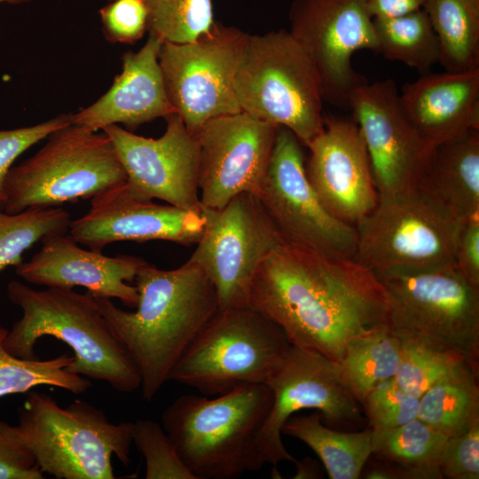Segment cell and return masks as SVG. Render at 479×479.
<instances>
[{"mask_svg": "<svg viewBox=\"0 0 479 479\" xmlns=\"http://www.w3.org/2000/svg\"><path fill=\"white\" fill-rule=\"evenodd\" d=\"M248 302L283 331L291 346L334 363L352 338L388 326V296L373 271L353 258L289 242L263 261Z\"/></svg>", "mask_w": 479, "mask_h": 479, "instance_id": "obj_1", "label": "cell"}, {"mask_svg": "<svg viewBox=\"0 0 479 479\" xmlns=\"http://www.w3.org/2000/svg\"><path fill=\"white\" fill-rule=\"evenodd\" d=\"M134 281L138 292L134 311L109 298H93L139 371L143 399L152 401L219 303L208 278L190 261L173 270L146 262Z\"/></svg>", "mask_w": 479, "mask_h": 479, "instance_id": "obj_2", "label": "cell"}, {"mask_svg": "<svg viewBox=\"0 0 479 479\" xmlns=\"http://www.w3.org/2000/svg\"><path fill=\"white\" fill-rule=\"evenodd\" d=\"M7 294L22 311L4 341L12 355L35 359L36 342L51 336L73 350L69 372L105 381L122 393L140 388L137 365L90 293L54 287L39 290L12 280Z\"/></svg>", "mask_w": 479, "mask_h": 479, "instance_id": "obj_3", "label": "cell"}, {"mask_svg": "<svg viewBox=\"0 0 479 479\" xmlns=\"http://www.w3.org/2000/svg\"><path fill=\"white\" fill-rule=\"evenodd\" d=\"M208 398L185 394L161 415L162 428L196 479H233L264 465L258 438L273 396L267 384Z\"/></svg>", "mask_w": 479, "mask_h": 479, "instance_id": "obj_4", "label": "cell"}, {"mask_svg": "<svg viewBox=\"0 0 479 479\" xmlns=\"http://www.w3.org/2000/svg\"><path fill=\"white\" fill-rule=\"evenodd\" d=\"M375 274L388 296L393 334L479 365V288L454 262Z\"/></svg>", "mask_w": 479, "mask_h": 479, "instance_id": "obj_5", "label": "cell"}, {"mask_svg": "<svg viewBox=\"0 0 479 479\" xmlns=\"http://www.w3.org/2000/svg\"><path fill=\"white\" fill-rule=\"evenodd\" d=\"M18 418L38 467L57 479H114L112 457L130 462L133 422H111L86 401L61 407L51 395L33 392Z\"/></svg>", "mask_w": 479, "mask_h": 479, "instance_id": "obj_6", "label": "cell"}, {"mask_svg": "<svg viewBox=\"0 0 479 479\" xmlns=\"http://www.w3.org/2000/svg\"><path fill=\"white\" fill-rule=\"evenodd\" d=\"M234 90L242 112L288 129L305 147L324 130L319 78L289 31L247 35Z\"/></svg>", "mask_w": 479, "mask_h": 479, "instance_id": "obj_7", "label": "cell"}, {"mask_svg": "<svg viewBox=\"0 0 479 479\" xmlns=\"http://www.w3.org/2000/svg\"><path fill=\"white\" fill-rule=\"evenodd\" d=\"M290 347L283 331L249 303L219 309L185 350L169 381L206 397L266 384Z\"/></svg>", "mask_w": 479, "mask_h": 479, "instance_id": "obj_8", "label": "cell"}, {"mask_svg": "<svg viewBox=\"0 0 479 479\" xmlns=\"http://www.w3.org/2000/svg\"><path fill=\"white\" fill-rule=\"evenodd\" d=\"M47 137L34 156L10 169L4 181L5 212L91 199L126 181L125 170L105 133L72 123Z\"/></svg>", "mask_w": 479, "mask_h": 479, "instance_id": "obj_9", "label": "cell"}, {"mask_svg": "<svg viewBox=\"0 0 479 479\" xmlns=\"http://www.w3.org/2000/svg\"><path fill=\"white\" fill-rule=\"evenodd\" d=\"M460 223L417 188L380 199L355 225L353 259L374 273L453 263Z\"/></svg>", "mask_w": 479, "mask_h": 479, "instance_id": "obj_10", "label": "cell"}, {"mask_svg": "<svg viewBox=\"0 0 479 479\" xmlns=\"http://www.w3.org/2000/svg\"><path fill=\"white\" fill-rule=\"evenodd\" d=\"M202 235L188 261L215 287L219 309L248 304L254 276L263 261L285 241L259 198L242 192L218 209L201 208Z\"/></svg>", "mask_w": 479, "mask_h": 479, "instance_id": "obj_11", "label": "cell"}, {"mask_svg": "<svg viewBox=\"0 0 479 479\" xmlns=\"http://www.w3.org/2000/svg\"><path fill=\"white\" fill-rule=\"evenodd\" d=\"M247 35L216 23L196 41L163 42L158 59L167 95L192 134L209 120L242 112L234 77Z\"/></svg>", "mask_w": 479, "mask_h": 479, "instance_id": "obj_12", "label": "cell"}, {"mask_svg": "<svg viewBox=\"0 0 479 479\" xmlns=\"http://www.w3.org/2000/svg\"><path fill=\"white\" fill-rule=\"evenodd\" d=\"M302 145L279 126L268 170L256 195L286 242L345 258L357 249L356 226L327 211L310 185Z\"/></svg>", "mask_w": 479, "mask_h": 479, "instance_id": "obj_13", "label": "cell"}, {"mask_svg": "<svg viewBox=\"0 0 479 479\" xmlns=\"http://www.w3.org/2000/svg\"><path fill=\"white\" fill-rule=\"evenodd\" d=\"M288 18L290 35L318 74L323 99L349 108L351 91L368 82L354 70L352 55L377 51L365 0H294Z\"/></svg>", "mask_w": 479, "mask_h": 479, "instance_id": "obj_14", "label": "cell"}, {"mask_svg": "<svg viewBox=\"0 0 479 479\" xmlns=\"http://www.w3.org/2000/svg\"><path fill=\"white\" fill-rule=\"evenodd\" d=\"M272 404L258 438L264 464L295 463L282 442L281 429L294 413L313 409L336 429H355L363 418L359 403L339 377L336 363L308 349L291 346L266 383Z\"/></svg>", "mask_w": 479, "mask_h": 479, "instance_id": "obj_15", "label": "cell"}, {"mask_svg": "<svg viewBox=\"0 0 479 479\" xmlns=\"http://www.w3.org/2000/svg\"><path fill=\"white\" fill-rule=\"evenodd\" d=\"M279 126L245 112L207 122L197 132L201 208L218 209L242 192L257 195Z\"/></svg>", "mask_w": 479, "mask_h": 479, "instance_id": "obj_16", "label": "cell"}, {"mask_svg": "<svg viewBox=\"0 0 479 479\" xmlns=\"http://www.w3.org/2000/svg\"><path fill=\"white\" fill-rule=\"evenodd\" d=\"M165 118L166 130L159 138L137 136L116 124L102 130L114 145L133 195L200 213L197 137L177 113Z\"/></svg>", "mask_w": 479, "mask_h": 479, "instance_id": "obj_17", "label": "cell"}, {"mask_svg": "<svg viewBox=\"0 0 479 479\" xmlns=\"http://www.w3.org/2000/svg\"><path fill=\"white\" fill-rule=\"evenodd\" d=\"M398 95L390 78L366 82L349 95L379 200L414 190L430 153L402 113Z\"/></svg>", "mask_w": 479, "mask_h": 479, "instance_id": "obj_18", "label": "cell"}, {"mask_svg": "<svg viewBox=\"0 0 479 479\" xmlns=\"http://www.w3.org/2000/svg\"><path fill=\"white\" fill-rule=\"evenodd\" d=\"M205 226L201 212L133 195L126 181L90 199L87 214L71 221L69 236L90 249L102 251L116 241L167 240L196 244Z\"/></svg>", "mask_w": 479, "mask_h": 479, "instance_id": "obj_19", "label": "cell"}, {"mask_svg": "<svg viewBox=\"0 0 479 479\" xmlns=\"http://www.w3.org/2000/svg\"><path fill=\"white\" fill-rule=\"evenodd\" d=\"M324 123L307 147L306 174L327 211L355 226L379 203L368 153L354 121L331 115Z\"/></svg>", "mask_w": 479, "mask_h": 479, "instance_id": "obj_20", "label": "cell"}, {"mask_svg": "<svg viewBox=\"0 0 479 479\" xmlns=\"http://www.w3.org/2000/svg\"><path fill=\"white\" fill-rule=\"evenodd\" d=\"M42 243L29 261L15 267L23 280L46 287H82L92 296L115 298L128 307H137L138 292L130 283L146 263L143 258L87 250L66 234L49 236Z\"/></svg>", "mask_w": 479, "mask_h": 479, "instance_id": "obj_21", "label": "cell"}, {"mask_svg": "<svg viewBox=\"0 0 479 479\" xmlns=\"http://www.w3.org/2000/svg\"><path fill=\"white\" fill-rule=\"evenodd\" d=\"M404 117L431 151L479 130V68L425 74L398 95Z\"/></svg>", "mask_w": 479, "mask_h": 479, "instance_id": "obj_22", "label": "cell"}, {"mask_svg": "<svg viewBox=\"0 0 479 479\" xmlns=\"http://www.w3.org/2000/svg\"><path fill=\"white\" fill-rule=\"evenodd\" d=\"M163 40L149 34L137 52L123 56L122 72L97 102L72 115V123L92 131L116 123L135 128L176 113L159 64Z\"/></svg>", "mask_w": 479, "mask_h": 479, "instance_id": "obj_23", "label": "cell"}, {"mask_svg": "<svg viewBox=\"0 0 479 479\" xmlns=\"http://www.w3.org/2000/svg\"><path fill=\"white\" fill-rule=\"evenodd\" d=\"M416 188L460 222L479 215V130L435 146Z\"/></svg>", "mask_w": 479, "mask_h": 479, "instance_id": "obj_24", "label": "cell"}, {"mask_svg": "<svg viewBox=\"0 0 479 479\" xmlns=\"http://www.w3.org/2000/svg\"><path fill=\"white\" fill-rule=\"evenodd\" d=\"M281 433L307 444L320 459L330 479H357L373 454V429L343 431L326 425L318 411L292 415Z\"/></svg>", "mask_w": 479, "mask_h": 479, "instance_id": "obj_25", "label": "cell"}, {"mask_svg": "<svg viewBox=\"0 0 479 479\" xmlns=\"http://www.w3.org/2000/svg\"><path fill=\"white\" fill-rule=\"evenodd\" d=\"M403 341L388 326L352 338L336 363L339 377L357 401L381 382L393 378L399 364Z\"/></svg>", "mask_w": 479, "mask_h": 479, "instance_id": "obj_26", "label": "cell"}, {"mask_svg": "<svg viewBox=\"0 0 479 479\" xmlns=\"http://www.w3.org/2000/svg\"><path fill=\"white\" fill-rule=\"evenodd\" d=\"M479 367L466 365L443 378L420 398L418 419L447 437L479 421Z\"/></svg>", "mask_w": 479, "mask_h": 479, "instance_id": "obj_27", "label": "cell"}, {"mask_svg": "<svg viewBox=\"0 0 479 479\" xmlns=\"http://www.w3.org/2000/svg\"><path fill=\"white\" fill-rule=\"evenodd\" d=\"M445 71L479 68V0H426Z\"/></svg>", "mask_w": 479, "mask_h": 479, "instance_id": "obj_28", "label": "cell"}, {"mask_svg": "<svg viewBox=\"0 0 479 479\" xmlns=\"http://www.w3.org/2000/svg\"><path fill=\"white\" fill-rule=\"evenodd\" d=\"M448 437L416 418L394 428L373 430V454L403 469L410 479H442L440 460Z\"/></svg>", "mask_w": 479, "mask_h": 479, "instance_id": "obj_29", "label": "cell"}, {"mask_svg": "<svg viewBox=\"0 0 479 479\" xmlns=\"http://www.w3.org/2000/svg\"><path fill=\"white\" fill-rule=\"evenodd\" d=\"M376 53L427 73L439 63L440 46L425 11L386 19H373Z\"/></svg>", "mask_w": 479, "mask_h": 479, "instance_id": "obj_30", "label": "cell"}, {"mask_svg": "<svg viewBox=\"0 0 479 479\" xmlns=\"http://www.w3.org/2000/svg\"><path fill=\"white\" fill-rule=\"evenodd\" d=\"M7 333L0 324V397L26 393L39 386L55 387L75 395L91 387L88 378L67 370L74 361L73 355L62 354L47 360L17 357L4 348Z\"/></svg>", "mask_w": 479, "mask_h": 479, "instance_id": "obj_31", "label": "cell"}, {"mask_svg": "<svg viewBox=\"0 0 479 479\" xmlns=\"http://www.w3.org/2000/svg\"><path fill=\"white\" fill-rule=\"evenodd\" d=\"M70 215L57 208H31L9 214L0 208V275L10 266L22 263V255L39 240L67 234Z\"/></svg>", "mask_w": 479, "mask_h": 479, "instance_id": "obj_32", "label": "cell"}, {"mask_svg": "<svg viewBox=\"0 0 479 479\" xmlns=\"http://www.w3.org/2000/svg\"><path fill=\"white\" fill-rule=\"evenodd\" d=\"M147 29L163 42L190 43L208 35L216 25L211 0H144Z\"/></svg>", "mask_w": 479, "mask_h": 479, "instance_id": "obj_33", "label": "cell"}, {"mask_svg": "<svg viewBox=\"0 0 479 479\" xmlns=\"http://www.w3.org/2000/svg\"><path fill=\"white\" fill-rule=\"evenodd\" d=\"M468 365L479 367L459 356L403 342L393 378L404 392L420 398L437 381Z\"/></svg>", "mask_w": 479, "mask_h": 479, "instance_id": "obj_34", "label": "cell"}, {"mask_svg": "<svg viewBox=\"0 0 479 479\" xmlns=\"http://www.w3.org/2000/svg\"><path fill=\"white\" fill-rule=\"evenodd\" d=\"M132 442L145 459L146 479H196L156 421L138 419L133 422Z\"/></svg>", "mask_w": 479, "mask_h": 479, "instance_id": "obj_35", "label": "cell"}, {"mask_svg": "<svg viewBox=\"0 0 479 479\" xmlns=\"http://www.w3.org/2000/svg\"><path fill=\"white\" fill-rule=\"evenodd\" d=\"M361 404L373 430L389 429L418 418L420 398L404 392L390 378L373 388Z\"/></svg>", "mask_w": 479, "mask_h": 479, "instance_id": "obj_36", "label": "cell"}, {"mask_svg": "<svg viewBox=\"0 0 479 479\" xmlns=\"http://www.w3.org/2000/svg\"><path fill=\"white\" fill-rule=\"evenodd\" d=\"M72 124L71 114L14 130H0V208L5 203L4 181L13 161L26 150L52 132Z\"/></svg>", "mask_w": 479, "mask_h": 479, "instance_id": "obj_37", "label": "cell"}, {"mask_svg": "<svg viewBox=\"0 0 479 479\" xmlns=\"http://www.w3.org/2000/svg\"><path fill=\"white\" fill-rule=\"evenodd\" d=\"M442 478H479V421L466 432L448 437L440 460Z\"/></svg>", "mask_w": 479, "mask_h": 479, "instance_id": "obj_38", "label": "cell"}, {"mask_svg": "<svg viewBox=\"0 0 479 479\" xmlns=\"http://www.w3.org/2000/svg\"><path fill=\"white\" fill-rule=\"evenodd\" d=\"M18 426L0 420V479H43Z\"/></svg>", "mask_w": 479, "mask_h": 479, "instance_id": "obj_39", "label": "cell"}, {"mask_svg": "<svg viewBox=\"0 0 479 479\" xmlns=\"http://www.w3.org/2000/svg\"><path fill=\"white\" fill-rule=\"evenodd\" d=\"M105 31L117 42L131 43L147 29L148 10L144 0H115L100 11Z\"/></svg>", "mask_w": 479, "mask_h": 479, "instance_id": "obj_40", "label": "cell"}, {"mask_svg": "<svg viewBox=\"0 0 479 479\" xmlns=\"http://www.w3.org/2000/svg\"><path fill=\"white\" fill-rule=\"evenodd\" d=\"M453 262L461 274L479 288V215L461 221Z\"/></svg>", "mask_w": 479, "mask_h": 479, "instance_id": "obj_41", "label": "cell"}, {"mask_svg": "<svg viewBox=\"0 0 479 479\" xmlns=\"http://www.w3.org/2000/svg\"><path fill=\"white\" fill-rule=\"evenodd\" d=\"M426 0H365L373 19L402 16L423 7Z\"/></svg>", "mask_w": 479, "mask_h": 479, "instance_id": "obj_42", "label": "cell"}, {"mask_svg": "<svg viewBox=\"0 0 479 479\" xmlns=\"http://www.w3.org/2000/svg\"><path fill=\"white\" fill-rule=\"evenodd\" d=\"M377 460L365 465L360 477L366 479H410L409 475L399 467L385 460Z\"/></svg>", "mask_w": 479, "mask_h": 479, "instance_id": "obj_43", "label": "cell"}, {"mask_svg": "<svg viewBox=\"0 0 479 479\" xmlns=\"http://www.w3.org/2000/svg\"><path fill=\"white\" fill-rule=\"evenodd\" d=\"M295 465L297 471L294 478L309 479L322 477L319 465L310 458H305L301 461L296 460Z\"/></svg>", "mask_w": 479, "mask_h": 479, "instance_id": "obj_44", "label": "cell"}, {"mask_svg": "<svg viewBox=\"0 0 479 479\" xmlns=\"http://www.w3.org/2000/svg\"><path fill=\"white\" fill-rule=\"evenodd\" d=\"M26 1H29V0H0V3L6 2V3H9V4H19V3H22V2H26Z\"/></svg>", "mask_w": 479, "mask_h": 479, "instance_id": "obj_45", "label": "cell"}]
</instances>
